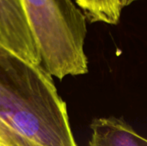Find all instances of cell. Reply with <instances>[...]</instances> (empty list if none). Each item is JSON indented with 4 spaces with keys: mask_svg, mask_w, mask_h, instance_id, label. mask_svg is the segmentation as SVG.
<instances>
[{
    "mask_svg": "<svg viewBox=\"0 0 147 146\" xmlns=\"http://www.w3.org/2000/svg\"><path fill=\"white\" fill-rule=\"evenodd\" d=\"M0 46L30 65H41L22 0H0Z\"/></svg>",
    "mask_w": 147,
    "mask_h": 146,
    "instance_id": "cell-3",
    "label": "cell"
},
{
    "mask_svg": "<svg viewBox=\"0 0 147 146\" xmlns=\"http://www.w3.org/2000/svg\"><path fill=\"white\" fill-rule=\"evenodd\" d=\"M90 146H147V139L115 117L95 119Z\"/></svg>",
    "mask_w": 147,
    "mask_h": 146,
    "instance_id": "cell-4",
    "label": "cell"
},
{
    "mask_svg": "<svg viewBox=\"0 0 147 146\" xmlns=\"http://www.w3.org/2000/svg\"><path fill=\"white\" fill-rule=\"evenodd\" d=\"M6 52V51H4V50L0 46V55H2V54H3V52Z\"/></svg>",
    "mask_w": 147,
    "mask_h": 146,
    "instance_id": "cell-8",
    "label": "cell"
},
{
    "mask_svg": "<svg viewBox=\"0 0 147 146\" xmlns=\"http://www.w3.org/2000/svg\"><path fill=\"white\" fill-rule=\"evenodd\" d=\"M90 22L117 24L122 7L119 0H75Z\"/></svg>",
    "mask_w": 147,
    "mask_h": 146,
    "instance_id": "cell-5",
    "label": "cell"
},
{
    "mask_svg": "<svg viewBox=\"0 0 147 146\" xmlns=\"http://www.w3.org/2000/svg\"><path fill=\"white\" fill-rule=\"evenodd\" d=\"M135 1H137V0H119V2H120V3H121V5L122 8L130 5L132 3H134Z\"/></svg>",
    "mask_w": 147,
    "mask_h": 146,
    "instance_id": "cell-7",
    "label": "cell"
},
{
    "mask_svg": "<svg viewBox=\"0 0 147 146\" xmlns=\"http://www.w3.org/2000/svg\"><path fill=\"white\" fill-rule=\"evenodd\" d=\"M0 146H45L31 141L0 124Z\"/></svg>",
    "mask_w": 147,
    "mask_h": 146,
    "instance_id": "cell-6",
    "label": "cell"
},
{
    "mask_svg": "<svg viewBox=\"0 0 147 146\" xmlns=\"http://www.w3.org/2000/svg\"><path fill=\"white\" fill-rule=\"evenodd\" d=\"M41 65L59 79L88 72L86 17L71 0H22Z\"/></svg>",
    "mask_w": 147,
    "mask_h": 146,
    "instance_id": "cell-2",
    "label": "cell"
},
{
    "mask_svg": "<svg viewBox=\"0 0 147 146\" xmlns=\"http://www.w3.org/2000/svg\"><path fill=\"white\" fill-rule=\"evenodd\" d=\"M0 124L45 146H78L66 105L42 65L0 55Z\"/></svg>",
    "mask_w": 147,
    "mask_h": 146,
    "instance_id": "cell-1",
    "label": "cell"
}]
</instances>
